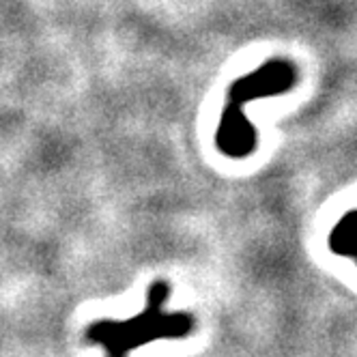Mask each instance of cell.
Masks as SVG:
<instances>
[{
	"label": "cell",
	"mask_w": 357,
	"mask_h": 357,
	"mask_svg": "<svg viewBox=\"0 0 357 357\" xmlns=\"http://www.w3.org/2000/svg\"><path fill=\"white\" fill-rule=\"evenodd\" d=\"M172 287L168 280H155L146 289L144 308L125 321L101 319L86 327L84 342L104 347L106 357H130L136 349L158 342V340H178L194 334L196 319L190 312H166Z\"/></svg>",
	"instance_id": "obj_1"
},
{
	"label": "cell",
	"mask_w": 357,
	"mask_h": 357,
	"mask_svg": "<svg viewBox=\"0 0 357 357\" xmlns=\"http://www.w3.org/2000/svg\"><path fill=\"white\" fill-rule=\"evenodd\" d=\"M355 211H349L329 235V250L338 254V257L344 259H353L355 257V241H357V226H355Z\"/></svg>",
	"instance_id": "obj_2"
}]
</instances>
